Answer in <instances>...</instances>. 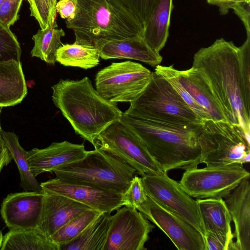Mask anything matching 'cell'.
<instances>
[{"label":"cell","instance_id":"28","mask_svg":"<svg viewBox=\"0 0 250 250\" xmlns=\"http://www.w3.org/2000/svg\"><path fill=\"white\" fill-rule=\"evenodd\" d=\"M57 27L41 29L33 36L34 45L31 51L32 57L39 58L50 64H55L57 52L63 44L61 38L65 36L63 29Z\"/></svg>","mask_w":250,"mask_h":250},{"label":"cell","instance_id":"27","mask_svg":"<svg viewBox=\"0 0 250 250\" xmlns=\"http://www.w3.org/2000/svg\"><path fill=\"white\" fill-rule=\"evenodd\" d=\"M100 56L98 49L92 45L62 44L56 54V62L66 66L87 69L99 64Z\"/></svg>","mask_w":250,"mask_h":250},{"label":"cell","instance_id":"24","mask_svg":"<svg viewBox=\"0 0 250 250\" xmlns=\"http://www.w3.org/2000/svg\"><path fill=\"white\" fill-rule=\"evenodd\" d=\"M60 250L51 238L38 229H10L3 237L0 250Z\"/></svg>","mask_w":250,"mask_h":250},{"label":"cell","instance_id":"40","mask_svg":"<svg viewBox=\"0 0 250 250\" xmlns=\"http://www.w3.org/2000/svg\"><path fill=\"white\" fill-rule=\"evenodd\" d=\"M12 159L10 153L2 141L0 144V173L3 168L7 166Z\"/></svg>","mask_w":250,"mask_h":250},{"label":"cell","instance_id":"16","mask_svg":"<svg viewBox=\"0 0 250 250\" xmlns=\"http://www.w3.org/2000/svg\"><path fill=\"white\" fill-rule=\"evenodd\" d=\"M88 151L83 144L64 141L53 142L44 148H34L27 151V159L33 175L36 177L45 172L77 162L84 158Z\"/></svg>","mask_w":250,"mask_h":250},{"label":"cell","instance_id":"29","mask_svg":"<svg viewBox=\"0 0 250 250\" xmlns=\"http://www.w3.org/2000/svg\"><path fill=\"white\" fill-rule=\"evenodd\" d=\"M92 209H88L68 222L51 236L60 247L70 242L78 236L100 214Z\"/></svg>","mask_w":250,"mask_h":250},{"label":"cell","instance_id":"12","mask_svg":"<svg viewBox=\"0 0 250 250\" xmlns=\"http://www.w3.org/2000/svg\"><path fill=\"white\" fill-rule=\"evenodd\" d=\"M111 215L103 250H145L154 228L148 220L133 207L124 206Z\"/></svg>","mask_w":250,"mask_h":250},{"label":"cell","instance_id":"35","mask_svg":"<svg viewBox=\"0 0 250 250\" xmlns=\"http://www.w3.org/2000/svg\"><path fill=\"white\" fill-rule=\"evenodd\" d=\"M234 235L224 236L207 231L205 235L206 250H238Z\"/></svg>","mask_w":250,"mask_h":250},{"label":"cell","instance_id":"33","mask_svg":"<svg viewBox=\"0 0 250 250\" xmlns=\"http://www.w3.org/2000/svg\"><path fill=\"white\" fill-rule=\"evenodd\" d=\"M142 178L135 175L126 191L123 194L125 206L137 208L147 199Z\"/></svg>","mask_w":250,"mask_h":250},{"label":"cell","instance_id":"34","mask_svg":"<svg viewBox=\"0 0 250 250\" xmlns=\"http://www.w3.org/2000/svg\"><path fill=\"white\" fill-rule=\"evenodd\" d=\"M144 26L158 0H122Z\"/></svg>","mask_w":250,"mask_h":250},{"label":"cell","instance_id":"23","mask_svg":"<svg viewBox=\"0 0 250 250\" xmlns=\"http://www.w3.org/2000/svg\"><path fill=\"white\" fill-rule=\"evenodd\" d=\"M206 233L207 231L224 235L233 234L230 214L223 198L197 199Z\"/></svg>","mask_w":250,"mask_h":250},{"label":"cell","instance_id":"44","mask_svg":"<svg viewBox=\"0 0 250 250\" xmlns=\"http://www.w3.org/2000/svg\"><path fill=\"white\" fill-rule=\"evenodd\" d=\"M2 142V140H1V137L0 138V144H1Z\"/></svg>","mask_w":250,"mask_h":250},{"label":"cell","instance_id":"9","mask_svg":"<svg viewBox=\"0 0 250 250\" xmlns=\"http://www.w3.org/2000/svg\"><path fill=\"white\" fill-rule=\"evenodd\" d=\"M250 177L242 164L206 166L185 171L179 183L192 198H224Z\"/></svg>","mask_w":250,"mask_h":250},{"label":"cell","instance_id":"32","mask_svg":"<svg viewBox=\"0 0 250 250\" xmlns=\"http://www.w3.org/2000/svg\"><path fill=\"white\" fill-rule=\"evenodd\" d=\"M21 50L9 27L0 22V61H20Z\"/></svg>","mask_w":250,"mask_h":250},{"label":"cell","instance_id":"41","mask_svg":"<svg viewBox=\"0 0 250 250\" xmlns=\"http://www.w3.org/2000/svg\"><path fill=\"white\" fill-rule=\"evenodd\" d=\"M3 237V236L2 235V233L1 231L0 230V250L2 244Z\"/></svg>","mask_w":250,"mask_h":250},{"label":"cell","instance_id":"15","mask_svg":"<svg viewBox=\"0 0 250 250\" xmlns=\"http://www.w3.org/2000/svg\"><path fill=\"white\" fill-rule=\"evenodd\" d=\"M43 198V191H24L8 194L2 202L0 212L9 230L37 229Z\"/></svg>","mask_w":250,"mask_h":250},{"label":"cell","instance_id":"3","mask_svg":"<svg viewBox=\"0 0 250 250\" xmlns=\"http://www.w3.org/2000/svg\"><path fill=\"white\" fill-rule=\"evenodd\" d=\"M51 88L55 105L76 133L93 145L103 131L121 119L123 112L103 98L87 77L80 80L61 79Z\"/></svg>","mask_w":250,"mask_h":250},{"label":"cell","instance_id":"42","mask_svg":"<svg viewBox=\"0 0 250 250\" xmlns=\"http://www.w3.org/2000/svg\"><path fill=\"white\" fill-rule=\"evenodd\" d=\"M1 108H2V107H0V115L1 111ZM1 129H2L1 128L0 124V131H1Z\"/></svg>","mask_w":250,"mask_h":250},{"label":"cell","instance_id":"39","mask_svg":"<svg viewBox=\"0 0 250 250\" xmlns=\"http://www.w3.org/2000/svg\"><path fill=\"white\" fill-rule=\"evenodd\" d=\"M209 4L216 5L219 8L221 15L228 13L229 9H232L238 4L243 2H250V0H207Z\"/></svg>","mask_w":250,"mask_h":250},{"label":"cell","instance_id":"10","mask_svg":"<svg viewBox=\"0 0 250 250\" xmlns=\"http://www.w3.org/2000/svg\"><path fill=\"white\" fill-rule=\"evenodd\" d=\"M93 146L118 156L140 176L164 173L136 136L120 121L112 124L103 131Z\"/></svg>","mask_w":250,"mask_h":250},{"label":"cell","instance_id":"17","mask_svg":"<svg viewBox=\"0 0 250 250\" xmlns=\"http://www.w3.org/2000/svg\"><path fill=\"white\" fill-rule=\"evenodd\" d=\"M43 192L42 212L37 229L49 237L74 218L91 209L66 196Z\"/></svg>","mask_w":250,"mask_h":250},{"label":"cell","instance_id":"6","mask_svg":"<svg viewBox=\"0 0 250 250\" xmlns=\"http://www.w3.org/2000/svg\"><path fill=\"white\" fill-rule=\"evenodd\" d=\"M130 104L126 110L141 116L174 123L202 124L169 82L155 71L146 88Z\"/></svg>","mask_w":250,"mask_h":250},{"label":"cell","instance_id":"1","mask_svg":"<svg viewBox=\"0 0 250 250\" xmlns=\"http://www.w3.org/2000/svg\"><path fill=\"white\" fill-rule=\"evenodd\" d=\"M192 67L209 83L228 122L250 143V37L239 47L216 40L194 54Z\"/></svg>","mask_w":250,"mask_h":250},{"label":"cell","instance_id":"8","mask_svg":"<svg viewBox=\"0 0 250 250\" xmlns=\"http://www.w3.org/2000/svg\"><path fill=\"white\" fill-rule=\"evenodd\" d=\"M151 76L150 70L138 62H112L96 74V89L112 103H130L146 88Z\"/></svg>","mask_w":250,"mask_h":250},{"label":"cell","instance_id":"2","mask_svg":"<svg viewBox=\"0 0 250 250\" xmlns=\"http://www.w3.org/2000/svg\"><path fill=\"white\" fill-rule=\"evenodd\" d=\"M120 121L136 136L164 172L186 171L201 164L198 138L202 124L171 123L127 110Z\"/></svg>","mask_w":250,"mask_h":250},{"label":"cell","instance_id":"21","mask_svg":"<svg viewBox=\"0 0 250 250\" xmlns=\"http://www.w3.org/2000/svg\"><path fill=\"white\" fill-rule=\"evenodd\" d=\"M27 94L21 61H0V107L17 105Z\"/></svg>","mask_w":250,"mask_h":250},{"label":"cell","instance_id":"19","mask_svg":"<svg viewBox=\"0 0 250 250\" xmlns=\"http://www.w3.org/2000/svg\"><path fill=\"white\" fill-rule=\"evenodd\" d=\"M94 45L98 49L100 58L104 60L131 59L153 67L162 61L160 54L152 50L143 37L100 40Z\"/></svg>","mask_w":250,"mask_h":250},{"label":"cell","instance_id":"7","mask_svg":"<svg viewBox=\"0 0 250 250\" xmlns=\"http://www.w3.org/2000/svg\"><path fill=\"white\" fill-rule=\"evenodd\" d=\"M198 141L200 163L207 167L243 165L250 161V143L239 127L228 122L204 121Z\"/></svg>","mask_w":250,"mask_h":250},{"label":"cell","instance_id":"38","mask_svg":"<svg viewBox=\"0 0 250 250\" xmlns=\"http://www.w3.org/2000/svg\"><path fill=\"white\" fill-rule=\"evenodd\" d=\"M232 10L242 21L246 28L247 37H250V2L239 3Z\"/></svg>","mask_w":250,"mask_h":250},{"label":"cell","instance_id":"5","mask_svg":"<svg viewBox=\"0 0 250 250\" xmlns=\"http://www.w3.org/2000/svg\"><path fill=\"white\" fill-rule=\"evenodd\" d=\"M66 182L97 187L123 194L128 188L135 170L112 153L100 148L88 151L80 160L52 170Z\"/></svg>","mask_w":250,"mask_h":250},{"label":"cell","instance_id":"18","mask_svg":"<svg viewBox=\"0 0 250 250\" xmlns=\"http://www.w3.org/2000/svg\"><path fill=\"white\" fill-rule=\"evenodd\" d=\"M242 181L224 201L233 221L238 250H250V182Z\"/></svg>","mask_w":250,"mask_h":250},{"label":"cell","instance_id":"20","mask_svg":"<svg viewBox=\"0 0 250 250\" xmlns=\"http://www.w3.org/2000/svg\"><path fill=\"white\" fill-rule=\"evenodd\" d=\"M176 77L192 98L208 112L214 121L228 122L211 87L202 74L196 68L180 71L173 67Z\"/></svg>","mask_w":250,"mask_h":250},{"label":"cell","instance_id":"26","mask_svg":"<svg viewBox=\"0 0 250 250\" xmlns=\"http://www.w3.org/2000/svg\"><path fill=\"white\" fill-rule=\"evenodd\" d=\"M0 137L17 165L20 175V186L24 191L43 192L40 184L30 170L27 159V151L20 144L18 136L13 132L1 129Z\"/></svg>","mask_w":250,"mask_h":250},{"label":"cell","instance_id":"4","mask_svg":"<svg viewBox=\"0 0 250 250\" xmlns=\"http://www.w3.org/2000/svg\"><path fill=\"white\" fill-rule=\"evenodd\" d=\"M76 1L74 18L65 20L75 43L94 45L100 40L143 37V25L122 0Z\"/></svg>","mask_w":250,"mask_h":250},{"label":"cell","instance_id":"14","mask_svg":"<svg viewBox=\"0 0 250 250\" xmlns=\"http://www.w3.org/2000/svg\"><path fill=\"white\" fill-rule=\"evenodd\" d=\"M40 185L45 192L66 196L101 212L110 213L125 206L123 194L97 187L67 183L56 177Z\"/></svg>","mask_w":250,"mask_h":250},{"label":"cell","instance_id":"25","mask_svg":"<svg viewBox=\"0 0 250 250\" xmlns=\"http://www.w3.org/2000/svg\"><path fill=\"white\" fill-rule=\"evenodd\" d=\"M110 220V213H101L75 238L61 246L60 250H103Z\"/></svg>","mask_w":250,"mask_h":250},{"label":"cell","instance_id":"45","mask_svg":"<svg viewBox=\"0 0 250 250\" xmlns=\"http://www.w3.org/2000/svg\"><path fill=\"white\" fill-rule=\"evenodd\" d=\"M57 1V0H56Z\"/></svg>","mask_w":250,"mask_h":250},{"label":"cell","instance_id":"30","mask_svg":"<svg viewBox=\"0 0 250 250\" xmlns=\"http://www.w3.org/2000/svg\"><path fill=\"white\" fill-rule=\"evenodd\" d=\"M155 67L154 71L169 82L186 104L200 119L202 123L207 120L211 119L206 110L192 98L180 83L174 74L173 65L167 66L159 64Z\"/></svg>","mask_w":250,"mask_h":250},{"label":"cell","instance_id":"11","mask_svg":"<svg viewBox=\"0 0 250 250\" xmlns=\"http://www.w3.org/2000/svg\"><path fill=\"white\" fill-rule=\"evenodd\" d=\"M141 178L148 196L180 216L205 237L206 231L197 201L183 190L179 182L165 172L146 174Z\"/></svg>","mask_w":250,"mask_h":250},{"label":"cell","instance_id":"31","mask_svg":"<svg viewBox=\"0 0 250 250\" xmlns=\"http://www.w3.org/2000/svg\"><path fill=\"white\" fill-rule=\"evenodd\" d=\"M31 16L38 21L42 29L58 26L56 21V0H27Z\"/></svg>","mask_w":250,"mask_h":250},{"label":"cell","instance_id":"13","mask_svg":"<svg viewBox=\"0 0 250 250\" xmlns=\"http://www.w3.org/2000/svg\"><path fill=\"white\" fill-rule=\"evenodd\" d=\"M160 229L179 250H206L205 237L180 216L147 196L137 209Z\"/></svg>","mask_w":250,"mask_h":250},{"label":"cell","instance_id":"37","mask_svg":"<svg viewBox=\"0 0 250 250\" xmlns=\"http://www.w3.org/2000/svg\"><path fill=\"white\" fill-rule=\"evenodd\" d=\"M56 12L66 20L73 19L76 12V0H60L56 5Z\"/></svg>","mask_w":250,"mask_h":250},{"label":"cell","instance_id":"43","mask_svg":"<svg viewBox=\"0 0 250 250\" xmlns=\"http://www.w3.org/2000/svg\"><path fill=\"white\" fill-rule=\"evenodd\" d=\"M5 0H0V5L2 3V2L4 1Z\"/></svg>","mask_w":250,"mask_h":250},{"label":"cell","instance_id":"22","mask_svg":"<svg viewBox=\"0 0 250 250\" xmlns=\"http://www.w3.org/2000/svg\"><path fill=\"white\" fill-rule=\"evenodd\" d=\"M173 8L172 0H158L144 26L143 37L157 53L160 54L167 41Z\"/></svg>","mask_w":250,"mask_h":250},{"label":"cell","instance_id":"36","mask_svg":"<svg viewBox=\"0 0 250 250\" xmlns=\"http://www.w3.org/2000/svg\"><path fill=\"white\" fill-rule=\"evenodd\" d=\"M22 0H5L0 5V22L9 27L19 19Z\"/></svg>","mask_w":250,"mask_h":250}]
</instances>
